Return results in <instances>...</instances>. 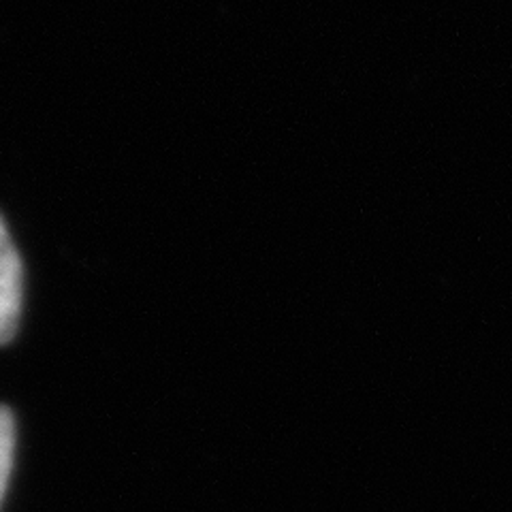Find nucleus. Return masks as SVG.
Here are the masks:
<instances>
[{
  "label": "nucleus",
  "mask_w": 512,
  "mask_h": 512,
  "mask_svg": "<svg viewBox=\"0 0 512 512\" xmlns=\"http://www.w3.org/2000/svg\"><path fill=\"white\" fill-rule=\"evenodd\" d=\"M24 308V261L0 210V346L13 342Z\"/></svg>",
  "instance_id": "obj_1"
},
{
  "label": "nucleus",
  "mask_w": 512,
  "mask_h": 512,
  "mask_svg": "<svg viewBox=\"0 0 512 512\" xmlns=\"http://www.w3.org/2000/svg\"><path fill=\"white\" fill-rule=\"evenodd\" d=\"M15 463V416L9 406L0 404V506L11 483Z\"/></svg>",
  "instance_id": "obj_2"
}]
</instances>
